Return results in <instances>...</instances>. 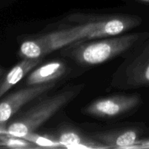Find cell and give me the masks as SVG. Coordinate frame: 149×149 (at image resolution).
<instances>
[{
    "instance_id": "cell-13",
    "label": "cell",
    "mask_w": 149,
    "mask_h": 149,
    "mask_svg": "<svg viewBox=\"0 0 149 149\" xmlns=\"http://www.w3.org/2000/svg\"><path fill=\"white\" fill-rule=\"evenodd\" d=\"M135 148H149V138L142 139L136 146Z\"/></svg>"
},
{
    "instance_id": "cell-9",
    "label": "cell",
    "mask_w": 149,
    "mask_h": 149,
    "mask_svg": "<svg viewBox=\"0 0 149 149\" xmlns=\"http://www.w3.org/2000/svg\"><path fill=\"white\" fill-rule=\"evenodd\" d=\"M69 74V67L66 63L55 60L33 68L26 80V86L39 85L50 82H58V80Z\"/></svg>"
},
{
    "instance_id": "cell-11",
    "label": "cell",
    "mask_w": 149,
    "mask_h": 149,
    "mask_svg": "<svg viewBox=\"0 0 149 149\" xmlns=\"http://www.w3.org/2000/svg\"><path fill=\"white\" fill-rule=\"evenodd\" d=\"M36 148L30 141L0 130V148Z\"/></svg>"
},
{
    "instance_id": "cell-1",
    "label": "cell",
    "mask_w": 149,
    "mask_h": 149,
    "mask_svg": "<svg viewBox=\"0 0 149 149\" xmlns=\"http://www.w3.org/2000/svg\"><path fill=\"white\" fill-rule=\"evenodd\" d=\"M61 25L29 36L21 42L19 55L22 58H44L74 43L127 33L142 23L138 15L124 14H72L61 20Z\"/></svg>"
},
{
    "instance_id": "cell-7",
    "label": "cell",
    "mask_w": 149,
    "mask_h": 149,
    "mask_svg": "<svg viewBox=\"0 0 149 149\" xmlns=\"http://www.w3.org/2000/svg\"><path fill=\"white\" fill-rule=\"evenodd\" d=\"M56 84L57 82H50L39 85L26 86L0 99V130L6 127L8 122L22 108L49 93Z\"/></svg>"
},
{
    "instance_id": "cell-3",
    "label": "cell",
    "mask_w": 149,
    "mask_h": 149,
    "mask_svg": "<svg viewBox=\"0 0 149 149\" xmlns=\"http://www.w3.org/2000/svg\"><path fill=\"white\" fill-rule=\"evenodd\" d=\"M84 87V84L67 86L51 95H44L38 97L35 103L10 121L2 131L22 138L27 134L35 132L77 97Z\"/></svg>"
},
{
    "instance_id": "cell-6",
    "label": "cell",
    "mask_w": 149,
    "mask_h": 149,
    "mask_svg": "<svg viewBox=\"0 0 149 149\" xmlns=\"http://www.w3.org/2000/svg\"><path fill=\"white\" fill-rule=\"evenodd\" d=\"M87 132L107 148L126 149L135 148L146 130L141 124H126Z\"/></svg>"
},
{
    "instance_id": "cell-8",
    "label": "cell",
    "mask_w": 149,
    "mask_h": 149,
    "mask_svg": "<svg viewBox=\"0 0 149 149\" xmlns=\"http://www.w3.org/2000/svg\"><path fill=\"white\" fill-rule=\"evenodd\" d=\"M66 148H107L88 132L74 126L60 127L52 135H48Z\"/></svg>"
},
{
    "instance_id": "cell-4",
    "label": "cell",
    "mask_w": 149,
    "mask_h": 149,
    "mask_svg": "<svg viewBox=\"0 0 149 149\" xmlns=\"http://www.w3.org/2000/svg\"><path fill=\"white\" fill-rule=\"evenodd\" d=\"M111 85L121 90L149 87V37L124 56Z\"/></svg>"
},
{
    "instance_id": "cell-10",
    "label": "cell",
    "mask_w": 149,
    "mask_h": 149,
    "mask_svg": "<svg viewBox=\"0 0 149 149\" xmlns=\"http://www.w3.org/2000/svg\"><path fill=\"white\" fill-rule=\"evenodd\" d=\"M43 58H23L0 78V99L42 62Z\"/></svg>"
},
{
    "instance_id": "cell-15",
    "label": "cell",
    "mask_w": 149,
    "mask_h": 149,
    "mask_svg": "<svg viewBox=\"0 0 149 149\" xmlns=\"http://www.w3.org/2000/svg\"><path fill=\"white\" fill-rule=\"evenodd\" d=\"M138 1H141V2L144 3V4H149V0H138Z\"/></svg>"
},
{
    "instance_id": "cell-12",
    "label": "cell",
    "mask_w": 149,
    "mask_h": 149,
    "mask_svg": "<svg viewBox=\"0 0 149 149\" xmlns=\"http://www.w3.org/2000/svg\"><path fill=\"white\" fill-rule=\"evenodd\" d=\"M23 138L31 142L38 148H63L61 143L49 135H40L36 132H31L25 135Z\"/></svg>"
},
{
    "instance_id": "cell-5",
    "label": "cell",
    "mask_w": 149,
    "mask_h": 149,
    "mask_svg": "<svg viewBox=\"0 0 149 149\" xmlns=\"http://www.w3.org/2000/svg\"><path fill=\"white\" fill-rule=\"evenodd\" d=\"M142 104L141 95L116 94L96 99L82 109L83 113L92 117L112 119L133 113Z\"/></svg>"
},
{
    "instance_id": "cell-14",
    "label": "cell",
    "mask_w": 149,
    "mask_h": 149,
    "mask_svg": "<svg viewBox=\"0 0 149 149\" xmlns=\"http://www.w3.org/2000/svg\"><path fill=\"white\" fill-rule=\"evenodd\" d=\"M5 74V69L0 65V78Z\"/></svg>"
},
{
    "instance_id": "cell-2",
    "label": "cell",
    "mask_w": 149,
    "mask_h": 149,
    "mask_svg": "<svg viewBox=\"0 0 149 149\" xmlns=\"http://www.w3.org/2000/svg\"><path fill=\"white\" fill-rule=\"evenodd\" d=\"M148 37V31L134 32L77 42L60 50L64 58L74 63L92 66L125 56Z\"/></svg>"
}]
</instances>
